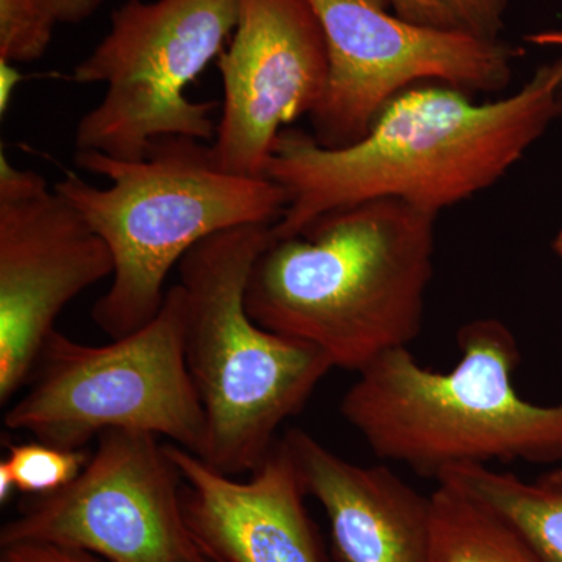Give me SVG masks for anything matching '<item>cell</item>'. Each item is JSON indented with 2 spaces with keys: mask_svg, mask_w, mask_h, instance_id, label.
Masks as SVG:
<instances>
[{
  "mask_svg": "<svg viewBox=\"0 0 562 562\" xmlns=\"http://www.w3.org/2000/svg\"><path fill=\"white\" fill-rule=\"evenodd\" d=\"M561 117L562 57L497 101L475 102L450 85H416L384 106L364 138L338 149L284 128L266 168V179L288 195L273 239L376 199L439 214L497 183Z\"/></svg>",
  "mask_w": 562,
  "mask_h": 562,
  "instance_id": "cell-1",
  "label": "cell"
},
{
  "mask_svg": "<svg viewBox=\"0 0 562 562\" xmlns=\"http://www.w3.org/2000/svg\"><path fill=\"white\" fill-rule=\"evenodd\" d=\"M436 220L397 199H376L272 239L251 268L247 312L358 373L419 338L435 276Z\"/></svg>",
  "mask_w": 562,
  "mask_h": 562,
  "instance_id": "cell-2",
  "label": "cell"
},
{
  "mask_svg": "<svg viewBox=\"0 0 562 562\" xmlns=\"http://www.w3.org/2000/svg\"><path fill=\"white\" fill-rule=\"evenodd\" d=\"M457 344L461 358L449 372L424 368L408 347L358 372L341 414L372 453L435 480L454 465L562 461V403L520 397V349L508 325L468 322Z\"/></svg>",
  "mask_w": 562,
  "mask_h": 562,
  "instance_id": "cell-3",
  "label": "cell"
},
{
  "mask_svg": "<svg viewBox=\"0 0 562 562\" xmlns=\"http://www.w3.org/2000/svg\"><path fill=\"white\" fill-rule=\"evenodd\" d=\"M85 171L105 177L95 188L66 172L55 191L83 214L110 247V290L92 306V321L111 339L149 324L165 303L173 266L216 233L247 224H277L288 195L269 179L224 171L213 147L187 136H165L140 160L77 150Z\"/></svg>",
  "mask_w": 562,
  "mask_h": 562,
  "instance_id": "cell-4",
  "label": "cell"
},
{
  "mask_svg": "<svg viewBox=\"0 0 562 562\" xmlns=\"http://www.w3.org/2000/svg\"><path fill=\"white\" fill-rule=\"evenodd\" d=\"M273 224L216 233L180 261L184 355L206 417L202 460L249 475L279 441L335 366L313 344L268 330L246 308L254 262L272 243Z\"/></svg>",
  "mask_w": 562,
  "mask_h": 562,
  "instance_id": "cell-5",
  "label": "cell"
},
{
  "mask_svg": "<svg viewBox=\"0 0 562 562\" xmlns=\"http://www.w3.org/2000/svg\"><path fill=\"white\" fill-rule=\"evenodd\" d=\"M35 369L32 386L3 416L11 431L66 449H83L110 430L146 431L198 457L205 453V409L184 355L179 283L149 324L105 346L55 330Z\"/></svg>",
  "mask_w": 562,
  "mask_h": 562,
  "instance_id": "cell-6",
  "label": "cell"
},
{
  "mask_svg": "<svg viewBox=\"0 0 562 562\" xmlns=\"http://www.w3.org/2000/svg\"><path fill=\"white\" fill-rule=\"evenodd\" d=\"M239 13L241 0H128L114 11L109 35L70 76L106 85L77 125V150L133 161L165 136L216 138V103L191 101L187 88L224 52Z\"/></svg>",
  "mask_w": 562,
  "mask_h": 562,
  "instance_id": "cell-7",
  "label": "cell"
},
{
  "mask_svg": "<svg viewBox=\"0 0 562 562\" xmlns=\"http://www.w3.org/2000/svg\"><path fill=\"white\" fill-rule=\"evenodd\" d=\"M328 49V83L312 114L313 136L338 149L368 135L401 92L442 83L497 94L512 83L522 50L502 40L438 31L402 20L390 0H308Z\"/></svg>",
  "mask_w": 562,
  "mask_h": 562,
  "instance_id": "cell-8",
  "label": "cell"
},
{
  "mask_svg": "<svg viewBox=\"0 0 562 562\" xmlns=\"http://www.w3.org/2000/svg\"><path fill=\"white\" fill-rule=\"evenodd\" d=\"M183 480L150 432L110 430L74 482L33 497L0 530V547L49 543L109 562H210L188 527Z\"/></svg>",
  "mask_w": 562,
  "mask_h": 562,
  "instance_id": "cell-9",
  "label": "cell"
},
{
  "mask_svg": "<svg viewBox=\"0 0 562 562\" xmlns=\"http://www.w3.org/2000/svg\"><path fill=\"white\" fill-rule=\"evenodd\" d=\"M110 247L31 169L0 154V403L32 379L65 306L113 276Z\"/></svg>",
  "mask_w": 562,
  "mask_h": 562,
  "instance_id": "cell-10",
  "label": "cell"
},
{
  "mask_svg": "<svg viewBox=\"0 0 562 562\" xmlns=\"http://www.w3.org/2000/svg\"><path fill=\"white\" fill-rule=\"evenodd\" d=\"M224 105L213 154L224 171L266 179L284 128L321 105L328 83L324 29L308 0H241L217 58Z\"/></svg>",
  "mask_w": 562,
  "mask_h": 562,
  "instance_id": "cell-11",
  "label": "cell"
},
{
  "mask_svg": "<svg viewBox=\"0 0 562 562\" xmlns=\"http://www.w3.org/2000/svg\"><path fill=\"white\" fill-rule=\"evenodd\" d=\"M166 449L183 480L188 527L206 560L325 562L301 475L283 438L244 480L216 471L176 443H166Z\"/></svg>",
  "mask_w": 562,
  "mask_h": 562,
  "instance_id": "cell-12",
  "label": "cell"
},
{
  "mask_svg": "<svg viewBox=\"0 0 562 562\" xmlns=\"http://www.w3.org/2000/svg\"><path fill=\"white\" fill-rule=\"evenodd\" d=\"M281 438L306 495L324 508L336 562H431V497L387 465L353 464L299 428Z\"/></svg>",
  "mask_w": 562,
  "mask_h": 562,
  "instance_id": "cell-13",
  "label": "cell"
},
{
  "mask_svg": "<svg viewBox=\"0 0 562 562\" xmlns=\"http://www.w3.org/2000/svg\"><path fill=\"white\" fill-rule=\"evenodd\" d=\"M505 520L543 562H562V468L532 482L490 465H454L438 476Z\"/></svg>",
  "mask_w": 562,
  "mask_h": 562,
  "instance_id": "cell-14",
  "label": "cell"
},
{
  "mask_svg": "<svg viewBox=\"0 0 562 562\" xmlns=\"http://www.w3.org/2000/svg\"><path fill=\"white\" fill-rule=\"evenodd\" d=\"M431 497V562H543L497 514L438 483Z\"/></svg>",
  "mask_w": 562,
  "mask_h": 562,
  "instance_id": "cell-15",
  "label": "cell"
},
{
  "mask_svg": "<svg viewBox=\"0 0 562 562\" xmlns=\"http://www.w3.org/2000/svg\"><path fill=\"white\" fill-rule=\"evenodd\" d=\"M402 20L438 31L501 40L508 0H390Z\"/></svg>",
  "mask_w": 562,
  "mask_h": 562,
  "instance_id": "cell-16",
  "label": "cell"
},
{
  "mask_svg": "<svg viewBox=\"0 0 562 562\" xmlns=\"http://www.w3.org/2000/svg\"><path fill=\"white\" fill-rule=\"evenodd\" d=\"M88 461L90 454L83 449H66L36 439L10 446L9 454L2 460L13 476L16 491L32 497L54 494L68 486Z\"/></svg>",
  "mask_w": 562,
  "mask_h": 562,
  "instance_id": "cell-17",
  "label": "cell"
},
{
  "mask_svg": "<svg viewBox=\"0 0 562 562\" xmlns=\"http://www.w3.org/2000/svg\"><path fill=\"white\" fill-rule=\"evenodd\" d=\"M57 24L41 0H0V60L11 65L38 60Z\"/></svg>",
  "mask_w": 562,
  "mask_h": 562,
  "instance_id": "cell-18",
  "label": "cell"
},
{
  "mask_svg": "<svg viewBox=\"0 0 562 562\" xmlns=\"http://www.w3.org/2000/svg\"><path fill=\"white\" fill-rule=\"evenodd\" d=\"M0 562H109L95 554L49 543H14L2 547Z\"/></svg>",
  "mask_w": 562,
  "mask_h": 562,
  "instance_id": "cell-19",
  "label": "cell"
},
{
  "mask_svg": "<svg viewBox=\"0 0 562 562\" xmlns=\"http://www.w3.org/2000/svg\"><path fill=\"white\" fill-rule=\"evenodd\" d=\"M57 18L58 24H79L92 16L103 0H41Z\"/></svg>",
  "mask_w": 562,
  "mask_h": 562,
  "instance_id": "cell-20",
  "label": "cell"
},
{
  "mask_svg": "<svg viewBox=\"0 0 562 562\" xmlns=\"http://www.w3.org/2000/svg\"><path fill=\"white\" fill-rule=\"evenodd\" d=\"M21 81V74L11 63L0 60V113L5 114L10 109L13 91Z\"/></svg>",
  "mask_w": 562,
  "mask_h": 562,
  "instance_id": "cell-21",
  "label": "cell"
},
{
  "mask_svg": "<svg viewBox=\"0 0 562 562\" xmlns=\"http://www.w3.org/2000/svg\"><path fill=\"white\" fill-rule=\"evenodd\" d=\"M13 492H16L13 476H11L9 468L0 461V502H9Z\"/></svg>",
  "mask_w": 562,
  "mask_h": 562,
  "instance_id": "cell-22",
  "label": "cell"
},
{
  "mask_svg": "<svg viewBox=\"0 0 562 562\" xmlns=\"http://www.w3.org/2000/svg\"><path fill=\"white\" fill-rule=\"evenodd\" d=\"M553 251L558 255V257L562 260V228L558 232L557 238L553 241Z\"/></svg>",
  "mask_w": 562,
  "mask_h": 562,
  "instance_id": "cell-23",
  "label": "cell"
}]
</instances>
